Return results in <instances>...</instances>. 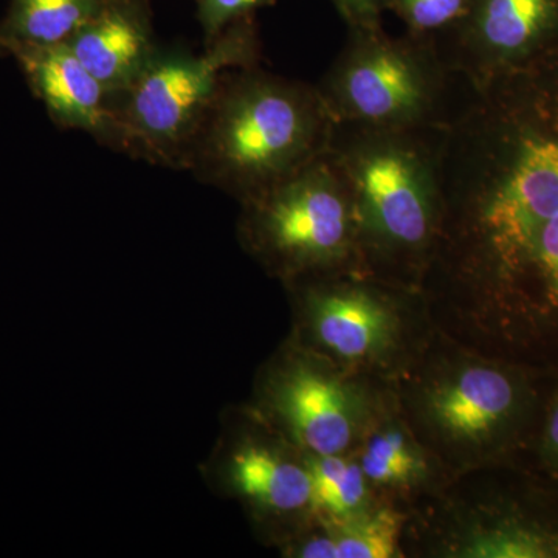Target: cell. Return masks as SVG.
Segmentation results:
<instances>
[{
  "label": "cell",
  "instance_id": "cell-1",
  "mask_svg": "<svg viewBox=\"0 0 558 558\" xmlns=\"http://www.w3.org/2000/svg\"><path fill=\"white\" fill-rule=\"evenodd\" d=\"M333 130L319 89L258 65L230 70L183 170L244 204L323 156Z\"/></svg>",
  "mask_w": 558,
  "mask_h": 558
},
{
  "label": "cell",
  "instance_id": "cell-2",
  "mask_svg": "<svg viewBox=\"0 0 558 558\" xmlns=\"http://www.w3.org/2000/svg\"><path fill=\"white\" fill-rule=\"evenodd\" d=\"M255 16L231 24L202 53L157 47L126 89L110 97L117 148L134 159L183 170L186 153L223 76L258 65Z\"/></svg>",
  "mask_w": 558,
  "mask_h": 558
},
{
  "label": "cell",
  "instance_id": "cell-3",
  "mask_svg": "<svg viewBox=\"0 0 558 558\" xmlns=\"http://www.w3.org/2000/svg\"><path fill=\"white\" fill-rule=\"evenodd\" d=\"M242 207V242L284 277L323 269L343 258L357 211L347 171L330 146Z\"/></svg>",
  "mask_w": 558,
  "mask_h": 558
},
{
  "label": "cell",
  "instance_id": "cell-4",
  "mask_svg": "<svg viewBox=\"0 0 558 558\" xmlns=\"http://www.w3.org/2000/svg\"><path fill=\"white\" fill-rule=\"evenodd\" d=\"M355 128L351 142L332 135L330 148L347 171L357 211L391 244H424L439 196L436 150L414 142L411 130Z\"/></svg>",
  "mask_w": 558,
  "mask_h": 558
},
{
  "label": "cell",
  "instance_id": "cell-5",
  "mask_svg": "<svg viewBox=\"0 0 558 558\" xmlns=\"http://www.w3.org/2000/svg\"><path fill=\"white\" fill-rule=\"evenodd\" d=\"M355 38L322 92L337 124L414 130L435 108V64L417 47L388 39L376 27L354 28Z\"/></svg>",
  "mask_w": 558,
  "mask_h": 558
},
{
  "label": "cell",
  "instance_id": "cell-6",
  "mask_svg": "<svg viewBox=\"0 0 558 558\" xmlns=\"http://www.w3.org/2000/svg\"><path fill=\"white\" fill-rule=\"evenodd\" d=\"M49 117L62 130L87 132L116 150L117 128L110 94L68 44L21 47L10 51Z\"/></svg>",
  "mask_w": 558,
  "mask_h": 558
},
{
  "label": "cell",
  "instance_id": "cell-7",
  "mask_svg": "<svg viewBox=\"0 0 558 558\" xmlns=\"http://www.w3.org/2000/svg\"><path fill=\"white\" fill-rule=\"evenodd\" d=\"M557 20L558 0H470L461 20L446 31L453 38L449 68L472 81L488 65L534 47Z\"/></svg>",
  "mask_w": 558,
  "mask_h": 558
},
{
  "label": "cell",
  "instance_id": "cell-8",
  "mask_svg": "<svg viewBox=\"0 0 558 558\" xmlns=\"http://www.w3.org/2000/svg\"><path fill=\"white\" fill-rule=\"evenodd\" d=\"M269 405L296 446L314 457L339 454L352 439L343 387L307 362H292L270 377Z\"/></svg>",
  "mask_w": 558,
  "mask_h": 558
},
{
  "label": "cell",
  "instance_id": "cell-9",
  "mask_svg": "<svg viewBox=\"0 0 558 558\" xmlns=\"http://www.w3.org/2000/svg\"><path fill=\"white\" fill-rule=\"evenodd\" d=\"M68 46L110 97L126 89L160 46L150 0H101Z\"/></svg>",
  "mask_w": 558,
  "mask_h": 558
},
{
  "label": "cell",
  "instance_id": "cell-10",
  "mask_svg": "<svg viewBox=\"0 0 558 558\" xmlns=\"http://www.w3.org/2000/svg\"><path fill=\"white\" fill-rule=\"evenodd\" d=\"M220 481L238 497L274 513H293L311 506L310 468L278 450L242 442L223 451L218 462Z\"/></svg>",
  "mask_w": 558,
  "mask_h": 558
},
{
  "label": "cell",
  "instance_id": "cell-11",
  "mask_svg": "<svg viewBox=\"0 0 558 558\" xmlns=\"http://www.w3.org/2000/svg\"><path fill=\"white\" fill-rule=\"evenodd\" d=\"M306 304L315 339L340 357H366L387 339L388 312L366 293L359 290L314 292Z\"/></svg>",
  "mask_w": 558,
  "mask_h": 558
},
{
  "label": "cell",
  "instance_id": "cell-12",
  "mask_svg": "<svg viewBox=\"0 0 558 558\" xmlns=\"http://www.w3.org/2000/svg\"><path fill=\"white\" fill-rule=\"evenodd\" d=\"M513 403L508 377L487 368H470L436 395L433 409L444 428L476 438L495 427Z\"/></svg>",
  "mask_w": 558,
  "mask_h": 558
},
{
  "label": "cell",
  "instance_id": "cell-13",
  "mask_svg": "<svg viewBox=\"0 0 558 558\" xmlns=\"http://www.w3.org/2000/svg\"><path fill=\"white\" fill-rule=\"evenodd\" d=\"M100 5L101 0H10L0 21V54L69 44Z\"/></svg>",
  "mask_w": 558,
  "mask_h": 558
},
{
  "label": "cell",
  "instance_id": "cell-14",
  "mask_svg": "<svg viewBox=\"0 0 558 558\" xmlns=\"http://www.w3.org/2000/svg\"><path fill=\"white\" fill-rule=\"evenodd\" d=\"M329 537L314 538L300 549L304 558H389L398 549L400 517L380 510L371 517L340 521Z\"/></svg>",
  "mask_w": 558,
  "mask_h": 558
},
{
  "label": "cell",
  "instance_id": "cell-15",
  "mask_svg": "<svg viewBox=\"0 0 558 558\" xmlns=\"http://www.w3.org/2000/svg\"><path fill=\"white\" fill-rule=\"evenodd\" d=\"M307 468L312 481L311 506L337 523L357 515L366 497L362 468L339 454L311 458Z\"/></svg>",
  "mask_w": 558,
  "mask_h": 558
},
{
  "label": "cell",
  "instance_id": "cell-16",
  "mask_svg": "<svg viewBox=\"0 0 558 558\" xmlns=\"http://www.w3.org/2000/svg\"><path fill=\"white\" fill-rule=\"evenodd\" d=\"M360 468L366 478L381 484H396L413 476L418 462L402 435L387 433L371 440Z\"/></svg>",
  "mask_w": 558,
  "mask_h": 558
},
{
  "label": "cell",
  "instance_id": "cell-17",
  "mask_svg": "<svg viewBox=\"0 0 558 558\" xmlns=\"http://www.w3.org/2000/svg\"><path fill=\"white\" fill-rule=\"evenodd\" d=\"M470 0H380L381 10L395 11L416 35L446 32L461 20Z\"/></svg>",
  "mask_w": 558,
  "mask_h": 558
},
{
  "label": "cell",
  "instance_id": "cell-18",
  "mask_svg": "<svg viewBox=\"0 0 558 558\" xmlns=\"http://www.w3.org/2000/svg\"><path fill=\"white\" fill-rule=\"evenodd\" d=\"M196 17L204 33V46L218 38L234 22L255 16L256 11L274 5L275 0H194Z\"/></svg>",
  "mask_w": 558,
  "mask_h": 558
},
{
  "label": "cell",
  "instance_id": "cell-19",
  "mask_svg": "<svg viewBox=\"0 0 558 558\" xmlns=\"http://www.w3.org/2000/svg\"><path fill=\"white\" fill-rule=\"evenodd\" d=\"M473 557L529 558L545 557L546 548L542 539L524 534V532H499L492 537L476 542L470 549Z\"/></svg>",
  "mask_w": 558,
  "mask_h": 558
},
{
  "label": "cell",
  "instance_id": "cell-20",
  "mask_svg": "<svg viewBox=\"0 0 558 558\" xmlns=\"http://www.w3.org/2000/svg\"><path fill=\"white\" fill-rule=\"evenodd\" d=\"M527 259L537 264L550 290L558 296V215L538 231Z\"/></svg>",
  "mask_w": 558,
  "mask_h": 558
},
{
  "label": "cell",
  "instance_id": "cell-21",
  "mask_svg": "<svg viewBox=\"0 0 558 558\" xmlns=\"http://www.w3.org/2000/svg\"><path fill=\"white\" fill-rule=\"evenodd\" d=\"M341 16L354 28L379 25L380 0H333Z\"/></svg>",
  "mask_w": 558,
  "mask_h": 558
},
{
  "label": "cell",
  "instance_id": "cell-22",
  "mask_svg": "<svg viewBox=\"0 0 558 558\" xmlns=\"http://www.w3.org/2000/svg\"><path fill=\"white\" fill-rule=\"evenodd\" d=\"M549 435L550 440H553V444L556 446L558 451V409L556 410V413H554L553 421H550Z\"/></svg>",
  "mask_w": 558,
  "mask_h": 558
}]
</instances>
